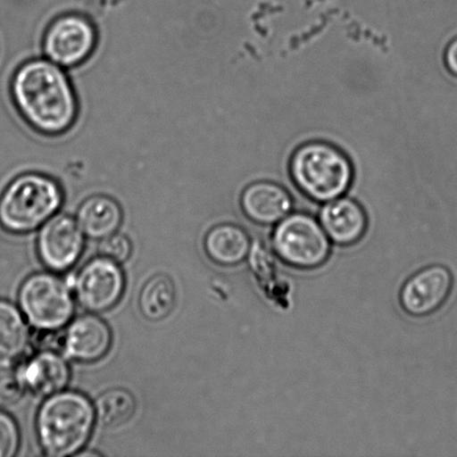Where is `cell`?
Here are the masks:
<instances>
[{"instance_id": "cell-1", "label": "cell", "mask_w": 457, "mask_h": 457, "mask_svg": "<svg viewBox=\"0 0 457 457\" xmlns=\"http://www.w3.org/2000/svg\"><path fill=\"white\" fill-rule=\"evenodd\" d=\"M11 96L21 118L45 136H61L78 119V97L69 76L48 58H35L18 67Z\"/></svg>"}, {"instance_id": "cell-2", "label": "cell", "mask_w": 457, "mask_h": 457, "mask_svg": "<svg viewBox=\"0 0 457 457\" xmlns=\"http://www.w3.org/2000/svg\"><path fill=\"white\" fill-rule=\"evenodd\" d=\"M96 418V409L83 394L62 391L49 396L36 420L44 453L53 457L78 453L91 437Z\"/></svg>"}, {"instance_id": "cell-3", "label": "cell", "mask_w": 457, "mask_h": 457, "mask_svg": "<svg viewBox=\"0 0 457 457\" xmlns=\"http://www.w3.org/2000/svg\"><path fill=\"white\" fill-rule=\"evenodd\" d=\"M62 200L60 183L53 178L21 174L0 195V227L16 235L34 231L55 216Z\"/></svg>"}, {"instance_id": "cell-4", "label": "cell", "mask_w": 457, "mask_h": 457, "mask_svg": "<svg viewBox=\"0 0 457 457\" xmlns=\"http://www.w3.org/2000/svg\"><path fill=\"white\" fill-rule=\"evenodd\" d=\"M291 176L304 195L320 203L340 198L352 185V164L337 147L313 142L300 146L290 163Z\"/></svg>"}, {"instance_id": "cell-5", "label": "cell", "mask_w": 457, "mask_h": 457, "mask_svg": "<svg viewBox=\"0 0 457 457\" xmlns=\"http://www.w3.org/2000/svg\"><path fill=\"white\" fill-rule=\"evenodd\" d=\"M69 280L42 272L27 278L20 290V306L38 330L56 331L69 324L75 303Z\"/></svg>"}, {"instance_id": "cell-6", "label": "cell", "mask_w": 457, "mask_h": 457, "mask_svg": "<svg viewBox=\"0 0 457 457\" xmlns=\"http://www.w3.org/2000/svg\"><path fill=\"white\" fill-rule=\"evenodd\" d=\"M272 245L290 267L315 269L329 258L330 239L320 223L303 213L288 214L277 223Z\"/></svg>"}, {"instance_id": "cell-7", "label": "cell", "mask_w": 457, "mask_h": 457, "mask_svg": "<svg viewBox=\"0 0 457 457\" xmlns=\"http://www.w3.org/2000/svg\"><path fill=\"white\" fill-rule=\"evenodd\" d=\"M97 44L93 22L80 13L70 12L55 18L45 31L43 48L49 61L62 67L83 64Z\"/></svg>"}, {"instance_id": "cell-8", "label": "cell", "mask_w": 457, "mask_h": 457, "mask_svg": "<svg viewBox=\"0 0 457 457\" xmlns=\"http://www.w3.org/2000/svg\"><path fill=\"white\" fill-rule=\"evenodd\" d=\"M69 282L80 306L91 312L113 308L122 297L125 287L123 271L118 263L105 257L85 264Z\"/></svg>"}, {"instance_id": "cell-9", "label": "cell", "mask_w": 457, "mask_h": 457, "mask_svg": "<svg viewBox=\"0 0 457 457\" xmlns=\"http://www.w3.org/2000/svg\"><path fill=\"white\" fill-rule=\"evenodd\" d=\"M40 259L53 271L69 270L84 249V233L75 219L58 214L44 223L37 240Z\"/></svg>"}, {"instance_id": "cell-10", "label": "cell", "mask_w": 457, "mask_h": 457, "mask_svg": "<svg viewBox=\"0 0 457 457\" xmlns=\"http://www.w3.org/2000/svg\"><path fill=\"white\" fill-rule=\"evenodd\" d=\"M453 275L445 266H431L416 273L401 291L402 307L415 317L436 312L449 299Z\"/></svg>"}, {"instance_id": "cell-11", "label": "cell", "mask_w": 457, "mask_h": 457, "mask_svg": "<svg viewBox=\"0 0 457 457\" xmlns=\"http://www.w3.org/2000/svg\"><path fill=\"white\" fill-rule=\"evenodd\" d=\"M112 334L101 318L87 315L75 320L62 336V349L71 360L94 362L110 351Z\"/></svg>"}, {"instance_id": "cell-12", "label": "cell", "mask_w": 457, "mask_h": 457, "mask_svg": "<svg viewBox=\"0 0 457 457\" xmlns=\"http://www.w3.org/2000/svg\"><path fill=\"white\" fill-rule=\"evenodd\" d=\"M17 370L26 389L37 396H52L70 382L69 364L60 353L52 351L38 353Z\"/></svg>"}, {"instance_id": "cell-13", "label": "cell", "mask_w": 457, "mask_h": 457, "mask_svg": "<svg viewBox=\"0 0 457 457\" xmlns=\"http://www.w3.org/2000/svg\"><path fill=\"white\" fill-rule=\"evenodd\" d=\"M241 207L251 221L270 226L288 216L293 200L284 187L271 182H257L242 194Z\"/></svg>"}, {"instance_id": "cell-14", "label": "cell", "mask_w": 457, "mask_h": 457, "mask_svg": "<svg viewBox=\"0 0 457 457\" xmlns=\"http://www.w3.org/2000/svg\"><path fill=\"white\" fill-rule=\"evenodd\" d=\"M320 223L335 244L351 245L364 237L367 217L360 204L352 199L329 201L321 210Z\"/></svg>"}, {"instance_id": "cell-15", "label": "cell", "mask_w": 457, "mask_h": 457, "mask_svg": "<svg viewBox=\"0 0 457 457\" xmlns=\"http://www.w3.org/2000/svg\"><path fill=\"white\" fill-rule=\"evenodd\" d=\"M120 204L106 195H93L84 201L78 212V222L85 236L103 240L114 235L122 223Z\"/></svg>"}, {"instance_id": "cell-16", "label": "cell", "mask_w": 457, "mask_h": 457, "mask_svg": "<svg viewBox=\"0 0 457 457\" xmlns=\"http://www.w3.org/2000/svg\"><path fill=\"white\" fill-rule=\"evenodd\" d=\"M205 253L212 262L232 267L244 262L248 255L251 242L244 228L233 225H220L209 231L204 241Z\"/></svg>"}, {"instance_id": "cell-17", "label": "cell", "mask_w": 457, "mask_h": 457, "mask_svg": "<svg viewBox=\"0 0 457 457\" xmlns=\"http://www.w3.org/2000/svg\"><path fill=\"white\" fill-rule=\"evenodd\" d=\"M29 339V326L21 312L12 303L0 300V358L21 357Z\"/></svg>"}, {"instance_id": "cell-18", "label": "cell", "mask_w": 457, "mask_h": 457, "mask_svg": "<svg viewBox=\"0 0 457 457\" xmlns=\"http://www.w3.org/2000/svg\"><path fill=\"white\" fill-rule=\"evenodd\" d=\"M176 303V287L168 276L159 275L151 278L143 287L140 309L143 316L149 320H163L173 312Z\"/></svg>"}, {"instance_id": "cell-19", "label": "cell", "mask_w": 457, "mask_h": 457, "mask_svg": "<svg viewBox=\"0 0 457 457\" xmlns=\"http://www.w3.org/2000/svg\"><path fill=\"white\" fill-rule=\"evenodd\" d=\"M94 409L101 427L115 429L125 427L133 419L137 404L131 393L114 388L102 394Z\"/></svg>"}, {"instance_id": "cell-20", "label": "cell", "mask_w": 457, "mask_h": 457, "mask_svg": "<svg viewBox=\"0 0 457 457\" xmlns=\"http://www.w3.org/2000/svg\"><path fill=\"white\" fill-rule=\"evenodd\" d=\"M26 391L24 383L18 370H0V403L15 404Z\"/></svg>"}, {"instance_id": "cell-21", "label": "cell", "mask_w": 457, "mask_h": 457, "mask_svg": "<svg viewBox=\"0 0 457 457\" xmlns=\"http://www.w3.org/2000/svg\"><path fill=\"white\" fill-rule=\"evenodd\" d=\"M20 440V431L15 420L0 411V457L16 455Z\"/></svg>"}, {"instance_id": "cell-22", "label": "cell", "mask_w": 457, "mask_h": 457, "mask_svg": "<svg viewBox=\"0 0 457 457\" xmlns=\"http://www.w3.org/2000/svg\"><path fill=\"white\" fill-rule=\"evenodd\" d=\"M102 257L113 260L116 263L127 262L132 253L131 241L122 235H112L103 239L100 245Z\"/></svg>"}, {"instance_id": "cell-23", "label": "cell", "mask_w": 457, "mask_h": 457, "mask_svg": "<svg viewBox=\"0 0 457 457\" xmlns=\"http://www.w3.org/2000/svg\"><path fill=\"white\" fill-rule=\"evenodd\" d=\"M445 62L450 73L457 76V37L452 40L446 48Z\"/></svg>"}]
</instances>
